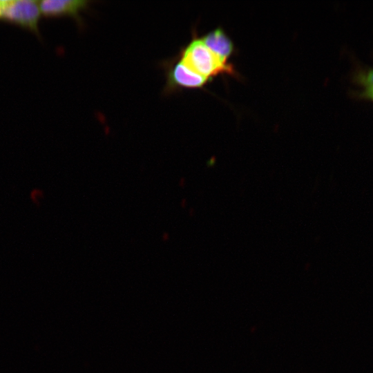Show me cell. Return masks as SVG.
<instances>
[{
    "mask_svg": "<svg viewBox=\"0 0 373 373\" xmlns=\"http://www.w3.org/2000/svg\"><path fill=\"white\" fill-rule=\"evenodd\" d=\"M41 14L39 1H0V18L28 28L39 36V22Z\"/></svg>",
    "mask_w": 373,
    "mask_h": 373,
    "instance_id": "cell-2",
    "label": "cell"
},
{
    "mask_svg": "<svg viewBox=\"0 0 373 373\" xmlns=\"http://www.w3.org/2000/svg\"><path fill=\"white\" fill-rule=\"evenodd\" d=\"M91 2L86 0H42L39 1L41 13L46 16H69L80 24L81 14L89 8Z\"/></svg>",
    "mask_w": 373,
    "mask_h": 373,
    "instance_id": "cell-4",
    "label": "cell"
},
{
    "mask_svg": "<svg viewBox=\"0 0 373 373\" xmlns=\"http://www.w3.org/2000/svg\"><path fill=\"white\" fill-rule=\"evenodd\" d=\"M362 83L365 87V96L369 97L373 93V70L362 77Z\"/></svg>",
    "mask_w": 373,
    "mask_h": 373,
    "instance_id": "cell-6",
    "label": "cell"
},
{
    "mask_svg": "<svg viewBox=\"0 0 373 373\" xmlns=\"http://www.w3.org/2000/svg\"><path fill=\"white\" fill-rule=\"evenodd\" d=\"M177 57L192 71L210 81L222 75H238L233 64L214 54L195 31L189 42L180 49Z\"/></svg>",
    "mask_w": 373,
    "mask_h": 373,
    "instance_id": "cell-1",
    "label": "cell"
},
{
    "mask_svg": "<svg viewBox=\"0 0 373 373\" xmlns=\"http://www.w3.org/2000/svg\"><path fill=\"white\" fill-rule=\"evenodd\" d=\"M166 84L165 94H171L183 89L203 88L211 81L186 67L178 57L164 62Z\"/></svg>",
    "mask_w": 373,
    "mask_h": 373,
    "instance_id": "cell-3",
    "label": "cell"
},
{
    "mask_svg": "<svg viewBox=\"0 0 373 373\" xmlns=\"http://www.w3.org/2000/svg\"><path fill=\"white\" fill-rule=\"evenodd\" d=\"M204 44L218 57L229 61L236 52L232 39L221 28H216L200 37Z\"/></svg>",
    "mask_w": 373,
    "mask_h": 373,
    "instance_id": "cell-5",
    "label": "cell"
}]
</instances>
